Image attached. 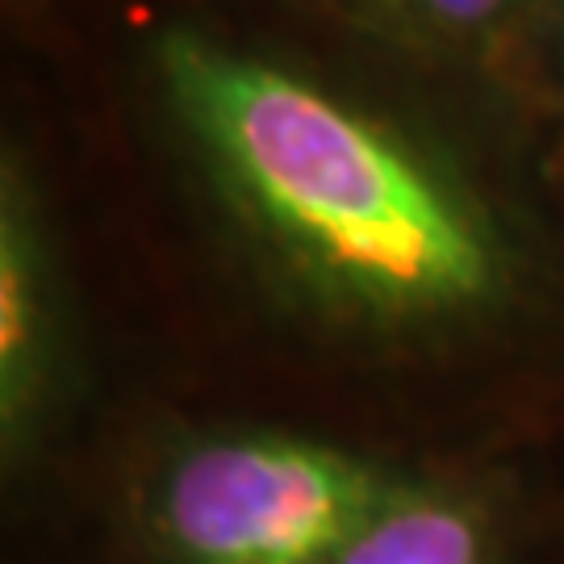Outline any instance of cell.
<instances>
[{
    "label": "cell",
    "mask_w": 564,
    "mask_h": 564,
    "mask_svg": "<svg viewBox=\"0 0 564 564\" xmlns=\"http://www.w3.org/2000/svg\"><path fill=\"white\" fill-rule=\"evenodd\" d=\"M151 80L263 293L310 339L426 368L519 330L523 242L440 147L197 25L151 39Z\"/></svg>",
    "instance_id": "6da1fadb"
},
{
    "label": "cell",
    "mask_w": 564,
    "mask_h": 564,
    "mask_svg": "<svg viewBox=\"0 0 564 564\" xmlns=\"http://www.w3.org/2000/svg\"><path fill=\"white\" fill-rule=\"evenodd\" d=\"M414 468L297 426H176L126 477L118 564H330Z\"/></svg>",
    "instance_id": "7a4b0ae2"
},
{
    "label": "cell",
    "mask_w": 564,
    "mask_h": 564,
    "mask_svg": "<svg viewBox=\"0 0 564 564\" xmlns=\"http://www.w3.org/2000/svg\"><path fill=\"white\" fill-rule=\"evenodd\" d=\"M84 405V347L59 251L21 155L0 163V464L25 485Z\"/></svg>",
    "instance_id": "3957f363"
},
{
    "label": "cell",
    "mask_w": 564,
    "mask_h": 564,
    "mask_svg": "<svg viewBox=\"0 0 564 564\" xmlns=\"http://www.w3.org/2000/svg\"><path fill=\"white\" fill-rule=\"evenodd\" d=\"M330 564H535V523L506 468L419 464Z\"/></svg>",
    "instance_id": "277c9868"
},
{
    "label": "cell",
    "mask_w": 564,
    "mask_h": 564,
    "mask_svg": "<svg viewBox=\"0 0 564 564\" xmlns=\"http://www.w3.org/2000/svg\"><path fill=\"white\" fill-rule=\"evenodd\" d=\"M360 9H372L381 18L405 21L435 34H485L506 18L519 13L523 0H351Z\"/></svg>",
    "instance_id": "5b68a950"
}]
</instances>
